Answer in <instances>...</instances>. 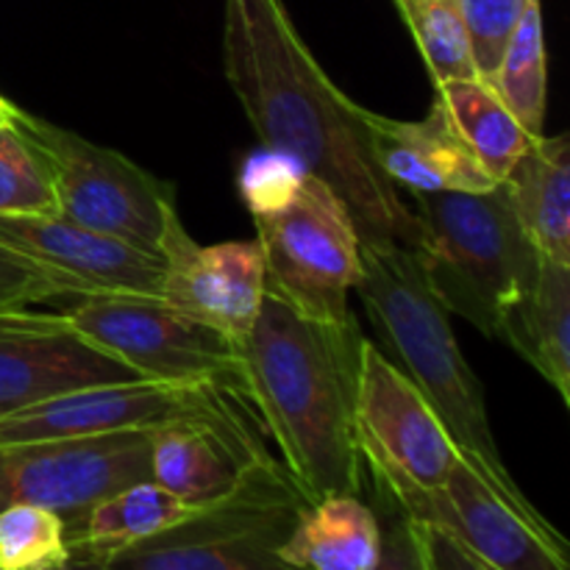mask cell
<instances>
[{
    "mask_svg": "<svg viewBox=\"0 0 570 570\" xmlns=\"http://www.w3.org/2000/svg\"><path fill=\"white\" fill-rule=\"evenodd\" d=\"M70 534L53 510L17 504L0 510V570H56L70 566Z\"/></svg>",
    "mask_w": 570,
    "mask_h": 570,
    "instance_id": "cell-26",
    "label": "cell"
},
{
    "mask_svg": "<svg viewBox=\"0 0 570 570\" xmlns=\"http://www.w3.org/2000/svg\"><path fill=\"white\" fill-rule=\"evenodd\" d=\"M67 321L137 376L176 384H239L237 345L154 295H83Z\"/></svg>",
    "mask_w": 570,
    "mask_h": 570,
    "instance_id": "cell-9",
    "label": "cell"
},
{
    "mask_svg": "<svg viewBox=\"0 0 570 570\" xmlns=\"http://www.w3.org/2000/svg\"><path fill=\"white\" fill-rule=\"evenodd\" d=\"M215 384H176L154 379L98 384L0 417V443L98 438L154 432L178 421L223 415Z\"/></svg>",
    "mask_w": 570,
    "mask_h": 570,
    "instance_id": "cell-12",
    "label": "cell"
},
{
    "mask_svg": "<svg viewBox=\"0 0 570 570\" xmlns=\"http://www.w3.org/2000/svg\"><path fill=\"white\" fill-rule=\"evenodd\" d=\"M479 78L493 76L529 0H460Z\"/></svg>",
    "mask_w": 570,
    "mask_h": 570,
    "instance_id": "cell-27",
    "label": "cell"
},
{
    "mask_svg": "<svg viewBox=\"0 0 570 570\" xmlns=\"http://www.w3.org/2000/svg\"><path fill=\"white\" fill-rule=\"evenodd\" d=\"M373 154L399 189L415 193H482L495 187L476 156L462 145L438 104L423 120H393L362 109Z\"/></svg>",
    "mask_w": 570,
    "mask_h": 570,
    "instance_id": "cell-17",
    "label": "cell"
},
{
    "mask_svg": "<svg viewBox=\"0 0 570 570\" xmlns=\"http://www.w3.org/2000/svg\"><path fill=\"white\" fill-rule=\"evenodd\" d=\"M200 507L184 504L156 482H137L115 490L87 512L81 532L70 543V566L95 568L106 557L156 538L193 518Z\"/></svg>",
    "mask_w": 570,
    "mask_h": 570,
    "instance_id": "cell-21",
    "label": "cell"
},
{
    "mask_svg": "<svg viewBox=\"0 0 570 570\" xmlns=\"http://www.w3.org/2000/svg\"><path fill=\"white\" fill-rule=\"evenodd\" d=\"M412 521L440 529L488 570H570V549L529 499L501 490L476 462L456 456L440 488L373 476Z\"/></svg>",
    "mask_w": 570,
    "mask_h": 570,
    "instance_id": "cell-8",
    "label": "cell"
},
{
    "mask_svg": "<svg viewBox=\"0 0 570 570\" xmlns=\"http://www.w3.org/2000/svg\"><path fill=\"white\" fill-rule=\"evenodd\" d=\"M434 87L454 78H473L471 45L460 0H395Z\"/></svg>",
    "mask_w": 570,
    "mask_h": 570,
    "instance_id": "cell-25",
    "label": "cell"
},
{
    "mask_svg": "<svg viewBox=\"0 0 570 570\" xmlns=\"http://www.w3.org/2000/svg\"><path fill=\"white\" fill-rule=\"evenodd\" d=\"M259 460L265 456L239 434L228 412L170 423L150 438V482L189 507L226 499Z\"/></svg>",
    "mask_w": 570,
    "mask_h": 570,
    "instance_id": "cell-16",
    "label": "cell"
},
{
    "mask_svg": "<svg viewBox=\"0 0 570 570\" xmlns=\"http://www.w3.org/2000/svg\"><path fill=\"white\" fill-rule=\"evenodd\" d=\"M382 527L360 495H328L306 504L278 549L295 570H376Z\"/></svg>",
    "mask_w": 570,
    "mask_h": 570,
    "instance_id": "cell-20",
    "label": "cell"
},
{
    "mask_svg": "<svg viewBox=\"0 0 570 570\" xmlns=\"http://www.w3.org/2000/svg\"><path fill=\"white\" fill-rule=\"evenodd\" d=\"M0 245L50 273L67 295H161V256L61 215H0Z\"/></svg>",
    "mask_w": 570,
    "mask_h": 570,
    "instance_id": "cell-14",
    "label": "cell"
},
{
    "mask_svg": "<svg viewBox=\"0 0 570 570\" xmlns=\"http://www.w3.org/2000/svg\"><path fill=\"white\" fill-rule=\"evenodd\" d=\"M570 404V265L540 259L527 293L507 306L499 334Z\"/></svg>",
    "mask_w": 570,
    "mask_h": 570,
    "instance_id": "cell-19",
    "label": "cell"
},
{
    "mask_svg": "<svg viewBox=\"0 0 570 570\" xmlns=\"http://www.w3.org/2000/svg\"><path fill=\"white\" fill-rule=\"evenodd\" d=\"M376 515L382 527V549H379L376 570H432L423 554L417 523L384 493L376 488Z\"/></svg>",
    "mask_w": 570,
    "mask_h": 570,
    "instance_id": "cell-28",
    "label": "cell"
},
{
    "mask_svg": "<svg viewBox=\"0 0 570 570\" xmlns=\"http://www.w3.org/2000/svg\"><path fill=\"white\" fill-rule=\"evenodd\" d=\"M11 109H14V106H11L6 98H0V120H3V117H9Z\"/></svg>",
    "mask_w": 570,
    "mask_h": 570,
    "instance_id": "cell-31",
    "label": "cell"
},
{
    "mask_svg": "<svg viewBox=\"0 0 570 570\" xmlns=\"http://www.w3.org/2000/svg\"><path fill=\"white\" fill-rule=\"evenodd\" d=\"M239 193L254 217L267 289L301 315L348 323L362 243L337 193L267 150L245 161Z\"/></svg>",
    "mask_w": 570,
    "mask_h": 570,
    "instance_id": "cell-4",
    "label": "cell"
},
{
    "mask_svg": "<svg viewBox=\"0 0 570 570\" xmlns=\"http://www.w3.org/2000/svg\"><path fill=\"white\" fill-rule=\"evenodd\" d=\"M362 334L356 317L323 323L271 289L237 343L239 387L256 401L306 504L360 495L365 456L356 423Z\"/></svg>",
    "mask_w": 570,
    "mask_h": 570,
    "instance_id": "cell-2",
    "label": "cell"
},
{
    "mask_svg": "<svg viewBox=\"0 0 570 570\" xmlns=\"http://www.w3.org/2000/svg\"><path fill=\"white\" fill-rule=\"evenodd\" d=\"M161 259L165 282L159 298L184 315L215 326L234 345L250 332L267 293L265 262L256 239L200 248L187 228L178 226L167 239Z\"/></svg>",
    "mask_w": 570,
    "mask_h": 570,
    "instance_id": "cell-15",
    "label": "cell"
},
{
    "mask_svg": "<svg viewBox=\"0 0 570 570\" xmlns=\"http://www.w3.org/2000/svg\"><path fill=\"white\" fill-rule=\"evenodd\" d=\"M17 122L50 159L61 217L145 254L165 256L167 239L181 226L170 184L120 150L89 142L42 117L17 109Z\"/></svg>",
    "mask_w": 570,
    "mask_h": 570,
    "instance_id": "cell-7",
    "label": "cell"
},
{
    "mask_svg": "<svg viewBox=\"0 0 570 570\" xmlns=\"http://www.w3.org/2000/svg\"><path fill=\"white\" fill-rule=\"evenodd\" d=\"M417 250L429 287L488 337L538 276L543 256L518 223L501 184L482 193H415Z\"/></svg>",
    "mask_w": 570,
    "mask_h": 570,
    "instance_id": "cell-5",
    "label": "cell"
},
{
    "mask_svg": "<svg viewBox=\"0 0 570 570\" xmlns=\"http://www.w3.org/2000/svg\"><path fill=\"white\" fill-rule=\"evenodd\" d=\"M484 81L495 89L512 115L532 137H543L546 100H549V61H546L540 0H529L521 22L512 31L499 67Z\"/></svg>",
    "mask_w": 570,
    "mask_h": 570,
    "instance_id": "cell-23",
    "label": "cell"
},
{
    "mask_svg": "<svg viewBox=\"0 0 570 570\" xmlns=\"http://www.w3.org/2000/svg\"><path fill=\"white\" fill-rule=\"evenodd\" d=\"M56 295L67 293L50 273L0 245V312L28 309L31 304Z\"/></svg>",
    "mask_w": 570,
    "mask_h": 570,
    "instance_id": "cell-29",
    "label": "cell"
},
{
    "mask_svg": "<svg viewBox=\"0 0 570 570\" xmlns=\"http://www.w3.org/2000/svg\"><path fill=\"white\" fill-rule=\"evenodd\" d=\"M56 570H89V568H81V566H65V568H56Z\"/></svg>",
    "mask_w": 570,
    "mask_h": 570,
    "instance_id": "cell-32",
    "label": "cell"
},
{
    "mask_svg": "<svg viewBox=\"0 0 570 570\" xmlns=\"http://www.w3.org/2000/svg\"><path fill=\"white\" fill-rule=\"evenodd\" d=\"M0 215H59L53 167L17 122V106L0 120Z\"/></svg>",
    "mask_w": 570,
    "mask_h": 570,
    "instance_id": "cell-24",
    "label": "cell"
},
{
    "mask_svg": "<svg viewBox=\"0 0 570 570\" xmlns=\"http://www.w3.org/2000/svg\"><path fill=\"white\" fill-rule=\"evenodd\" d=\"M417 523V534H421L423 554L432 570H488L471 551L462 549L454 538H449L440 529L429 527V523Z\"/></svg>",
    "mask_w": 570,
    "mask_h": 570,
    "instance_id": "cell-30",
    "label": "cell"
},
{
    "mask_svg": "<svg viewBox=\"0 0 570 570\" xmlns=\"http://www.w3.org/2000/svg\"><path fill=\"white\" fill-rule=\"evenodd\" d=\"M354 289L404 376L421 390L456 451L476 462L501 490L527 499L499 454L482 382L468 365L449 309L429 287L415 250L362 245V273Z\"/></svg>",
    "mask_w": 570,
    "mask_h": 570,
    "instance_id": "cell-3",
    "label": "cell"
},
{
    "mask_svg": "<svg viewBox=\"0 0 570 570\" xmlns=\"http://www.w3.org/2000/svg\"><path fill=\"white\" fill-rule=\"evenodd\" d=\"M507 200L540 256L570 265V139H534L504 181Z\"/></svg>",
    "mask_w": 570,
    "mask_h": 570,
    "instance_id": "cell-18",
    "label": "cell"
},
{
    "mask_svg": "<svg viewBox=\"0 0 570 570\" xmlns=\"http://www.w3.org/2000/svg\"><path fill=\"white\" fill-rule=\"evenodd\" d=\"M434 104L495 184L538 137L521 126L484 78H454L434 87Z\"/></svg>",
    "mask_w": 570,
    "mask_h": 570,
    "instance_id": "cell-22",
    "label": "cell"
},
{
    "mask_svg": "<svg viewBox=\"0 0 570 570\" xmlns=\"http://www.w3.org/2000/svg\"><path fill=\"white\" fill-rule=\"evenodd\" d=\"M223 70L267 154L337 193L362 245L423 248V228L373 154L362 106L326 76L282 0H226Z\"/></svg>",
    "mask_w": 570,
    "mask_h": 570,
    "instance_id": "cell-1",
    "label": "cell"
},
{
    "mask_svg": "<svg viewBox=\"0 0 570 570\" xmlns=\"http://www.w3.org/2000/svg\"><path fill=\"white\" fill-rule=\"evenodd\" d=\"M142 379L61 315L0 312V417L76 390Z\"/></svg>",
    "mask_w": 570,
    "mask_h": 570,
    "instance_id": "cell-13",
    "label": "cell"
},
{
    "mask_svg": "<svg viewBox=\"0 0 570 570\" xmlns=\"http://www.w3.org/2000/svg\"><path fill=\"white\" fill-rule=\"evenodd\" d=\"M356 423L365 465L384 482L440 488L460 456L421 390L367 340L360 351Z\"/></svg>",
    "mask_w": 570,
    "mask_h": 570,
    "instance_id": "cell-11",
    "label": "cell"
},
{
    "mask_svg": "<svg viewBox=\"0 0 570 570\" xmlns=\"http://www.w3.org/2000/svg\"><path fill=\"white\" fill-rule=\"evenodd\" d=\"M304 507L298 488L265 456L226 499L89 570H295L278 549Z\"/></svg>",
    "mask_w": 570,
    "mask_h": 570,
    "instance_id": "cell-6",
    "label": "cell"
},
{
    "mask_svg": "<svg viewBox=\"0 0 570 570\" xmlns=\"http://www.w3.org/2000/svg\"><path fill=\"white\" fill-rule=\"evenodd\" d=\"M154 432L0 443V510L31 504L65 521L70 543L100 499L150 479Z\"/></svg>",
    "mask_w": 570,
    "mask_h": 570,
    "instance_id": "cell-10",
    "label": "cell"
}]
</instances>
